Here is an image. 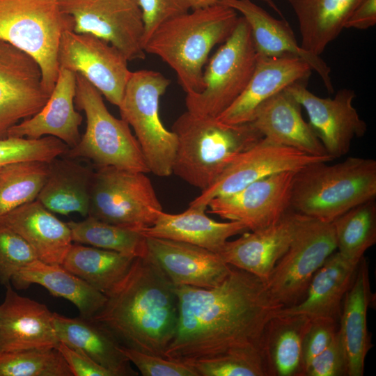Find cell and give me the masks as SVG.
Listing matches in <instances>:
<instances>
[{"label": "cell", "instance_id": "1", "mask_svg": "<svg viewBox=\"0 0 376 376\" xmlns=\"http://www.w3.org/2000/svg\"><path fill=\"white\" fill-rule=\"evenodd\" d=\"M175 292L178 324L165 353L166 358L175 361L260 350L266 324L283 308L260 279L233 266L214 287L179 285Z\"/></svg>", "mask_w": 376, "mask_h": 376}, {"label": "cell", "instance_id": "2", "mask_svg": "<svg viewBox=\"0 0 376 376\" xmlns=\"http://www.w3.org/2000/svg\"><path fill=\"white\" fill-rule=\"evenodd\" d=\"M175 288L146 256L136 257L92 318L120 345L165 357L178 320Z\"/></svg>", "mask_w": 376, "mask_h": 376}, {"label": "cell", "instance_id": "3", "mask_svg": "<svg viewBox=\"0 0 376 376\" xmlns=\"http://www.w3.org/2000/svg\"><path fill=\"white\" fill-rule=\"evenodd\" d=\"M237 13L218 3L176 16L156 29L144 50L174 70L186 94L200 93L204 88L203 65L212 49L233 31Z\"/></svg>", "mask_w": 376, "mask_h": 376}, {"label": "cell", "instance_id": "4", "mask_svg": "<svg viewBox=\"0 0 376 376\" xmlns=\"http://www.w3.org/2000/svg\"><path fill=\"white\" fill-rule=\"evenodd\" d=\"M172 132L178 141L173 173L201 191L263 138L252 123L228 125L188 111L175 120Z\"/></svg>", "mask_w": 376, "mask_h": 376}, {"label": "cell", "instance_id": "5", "mask_svg": "<svg viewBox=\"0 0 376 376\" xmlns=\"http://www.w3.org/2000/svg\"><path fill=\"white\" fill-rule=\"evenodd\" d=\"M318 162L296 172L291 209L331 223L339 216L376 197V161L350 157L328 165Z\"/></svg>", "mask_w": 376, "mask_h": 376}, {"label": "cell", "instance_id": "6", "mask_svg": "<svg viewBox=\"0 0 376 376\" xmlns=\"http://www.w3.org/2000/svg\"><path fill=\"white\" fill-rule=\"evenodd\" d=\"M73 26L72 17L61 10L57 0H0V40L33 58L49 94L58 75L61 36Z\"/></svg>", "mask_w": 376, "mask_h": 376}, {"label": "cell", "instance_id": "7", "mask_svg": "<svg viewBox=\"0 0 376 376\" xmlns=\"http://www.w3.org/2000/svg\"><path fill=\"white\" fill-rule=\"evenodd\" d=\"M75 104L84 112L86 127L79 143L65 157L87 158L97 166L148 173L141 146L124 120L114 117L104 103L101 93L82 75L76 73Z\"/></svg>", "mask_w": 376, "mask_h": 376}, {"label": "cell", "instance_id": "8", "mask_svg": "<svg viewBox=\"0 0 376 376\" xmlns=\"http://www.w3.org/2000/svg\"><path fill=\"white\" fill-rule=\"evenodd\" d=\"M171 80L150 70L132 72L118 108L121 118L134 131L150 173L159 177L173 173L177 149L175 134L164 126L159 102Z\"/></svg>", "mask_w": 376, "mask_h": 376}, {"label": "cell", "instance_id": "9", "mask_svg": "<svg viewBox=\"0 0 376 376\" xmlns=\"http://www.w3.org/2000/svg\"><path fill=\"white\" fill-rule=\"evenodd\" d=\"M257 58L250 27L242 16L238 17L233 31L203 72V91L186 94L187 111L212 117L220 115L246 88Z\"/></svg>", "mask_w": 376, "mask_h": 376}, {"label": "cell", "instance_id": "10", "mask_svg": "<svg viewBox=\"0 0 376 376\" xmlns=\"http://www.w3.org/2000/svg\"><path fill=\"white\" fill-rule=\"evenodd\" d=\"M162 211L155 190L145 173L97 166L88 216L139 230L152 226Z\"/></svg>", "mask_w": 376, "mask_h": 376}, {"label": "cell", "instance_id": "11", "mask_svg": "<svg viewBox=\"0 0 376 376\" xmlns=\"http://www.w3.org/2000/svg\"><path fill=\"white\" fill-rule=\"evenodd\" d=\"M336 250L332 224L300 214L288 249L265 283L272 297L283 307L301 302L313 276Z\"/></svg>", "mask_w": 376, "mask_h": 376}, {"label": "cell", "instance_id": "12", "mask_svg": "<svg viewBox=\"0 0 376 376\" xmlns=\"http://www.w3.org/2000/svg\"><path fill=\"white\" fill-rule=\"evenodd\" d=\"M74 21L73 31L94 35L127 61L144 59L143 22L138 0H58Z\"/></svg>", "mask_w": 376, "mask_h": 376}, {"label": "cell", "instance_id": "13", "mask_svg": "<svg viewBox=\"0 0 376 376\" xmlns=\"http://www.w3.org/2000/svg\"><path fill=\"white\" fill-rule=\"evenodd\" d=\"M127 61L117 48L94 35L66 30L61 36L58 50L59 68L82 75L117 107L132 72Z\"/></svg>", "mask_w": 376, "mask_h": 376}, {"label": "cell", "instance_id": "14", "mask_svg": "<svg viewBox=\"0 0 376 376\" xmlns=\"http://www.w3.org/2000/svg\"><path fill=\"white\" fill-rule=\"evenodd\" d=\"M330 156H313L263 138L236 157L217 179L191 201L189 206L207 208L212 198L235 193L269 175L299 170L315 163L329 162Z\"/></svg>", "mask_w": 376, "mask_h": 376}, {"label": "cell", "instance_id": "15", "mask_svg": "<svg viewBox=\"0 0 376 376\" xmlns=\"http://www.w3.org/2000/svg\"><path fill=\"white\" fill-rule=\"evenodd\" d=\"M297 171H286L256 180L243 189L212 198L208 212L243 223L251 231L269 227L291 209L292 188Z\"/></svg>", "mask_w": 376, "mask_h": 376}, {"label": "cell", "instance_id": "16", "mask_svg": "<svg viewBox=\"0 0 376 376\" xmlns=\"http://www.w3.org/2000/svg\"><path fill=\"white\" fill-rule=\"evenodd\" d=\"M50 94L33 57L0 40V139L21 120L37 113Z\"/></svg>", "mask_w": 376, "mask_h": 376}, {"label": "cell", "instance_id": "17", "mask_svg": "<svg viewBox=\"0 0 376 376\" xmlns=\"http://www.w3.org/2000/svg\"><path fill=\"white\" fill-rule=\"evenodd\" d=\"M285 89L306 110L309 125L334 159L346 155L353 139L366 134L367 125L353 106V90L340 89L331 98L315 95L302 82L295 83Z\"/></svg>", "mask_w": 376, "mask_h": 376}, {"label": "cell", "instance_id": "18", "mask_svg": "<svg viewBox=\"0 0 376 376\" xmlns=\"http://www.w3.org/2000/svg\"><path fill=\"white\" fill-rule=\"evenodd\" d=\"M146 256L175 286L212 288L229 274L231 266L218 253L192 244L146 237Z\"/></svg>", "mask_w": 376, "mask_h": 376}, {"label": "cell", "instance_id": "19", "mask_svg": "<svg viewBox=\"0 0 376 376\" xmlns=\"http://www.w3.org/2000/svg\"><path fill=\"white\" fill-rule=\"evenodd\" d=\"M311 70L310 65L297 56L258 55L255 70L246 88L216 118L228 125L251 123L257 108L263 102L289 86L306 80Z\"/></svg>", "mask_w": 376, "mask_h": 376}, {"label": "cell", "instance_id": "20", "mask_svg": "<svg viewBox=\"0 0 376 376\" xmlns=\"http://www.w3.org/2000/svg\"><path fill=\"white\" fill-rule=\"evenodd\" d=\"M0 304V352L56 347L59 343L54 312L43 304L19 295L10 283Z\"/></svg>", "mask_w": 376, "mask_h": 376}, {"label": "cell", "instance_id": "21", "mask_svg": "<svg viewBox=\"0 0 376 376\" xmlns=\"http://www.w3.org/2000/svg\"><path fill=\"white\" fill-rule=\"evenodd\" d=\"M300 214L290 211L276 224L244 232L227 241L219 253L230 266L248 272L266 283L277 262L288 249Z\"/></svg>", "mask_w": 376, "mask_h": 376}, {"label": "cell", "instance_id": "22", "mask_svg": "<svg viewBox=\"0 0 376 376\" xmlns=\"http://www.w3.org/2000/svg\"><path fill=\"white\" fill-rule=\"evenodd\" d=\"M242 14L246 20L258 55L267 57L295 56L304 60L320 77L329 93L334 92L331 69L320 56L304 50L296 40L288 22L278 19L251 0H219Z\"/></svg>", "mask_w": 376, "mask_h": 376}, {"label": "cell", "instance_id": "23", "mask_svg": "<svg viewBox=\"0 0 376 376\" xmlns=\"http://www.w3.org/2000/svg\"><path fill=\"white\" fill-rule=\"evenodd\" d=\"M76 88V73L60 67L55 86L44 107L34 116L13 126L7 137L53 136L69 148L75 146L81 138L79 127L83 120L75 108Z\"/></svg>", "mask_w": 376, "mask_h": 376}, {"label": "cell", "instance_id": "24", "mask_svg": "<svg viewBox=\"0 0 376 376\" xmlns=\"http://www.w3.org/2000/svg\"><path fill=\"white\" fill-rule=\"evenodd\" d=\"M301 108L284 89L257 108L251 123L263 138L272 143L313 156H329L309 123L303 118Z\"/></svg>", "mask_w": 376, "mask_h": 376}, {"label": "cell", "instance_id": "25", "mask_svg": "<svg viewBox=\"0 0 376 376\" xmlns=\"http://www.w3.org/2000/svg\"><path fill=\"white\" fill-rule=\"evenodd\" d=\"M360 261L345 258L338 251L332 253L313 276L304 299L279 313L301 315L311 320L339 321L345 295L354 279Z\"/></svg>", "mask_w": 376, "mask_h": 376}, {"label": "cell", "instance_id": "26", "mask_svg": "<svg viewBox=\"0 0 376 376\" xmlns=\"http://www.w3.org/2000/svg\"><path fill=\"white\" fill-rule=\"evenodd\" d=\"M368 264L361 259L352 283L343 299L338 334L347 364V376H363L366 357L373 347L367 325L368 310L374 301Z\"/></svg>", "mask_w": 376, "mask_h": 376}, {"label": "cell", "instance_id": "27", "mask_svg": "<svg viewBox=\"0 0 376 376\" xmlns=\"http://www.w3.org/2000/svg\"><path fill=\"white\" fill-rule=\"evenodd\" d=\"M0 222L22 237L38 259L48 264L61 265L72 244L68 224L36 199L10 211Z\"/></svg>", "mask_w": 376, "mask_h": 376}, {"label": "cell", "instance_id": "28", "mask_svg": "<svg viewBox=\"0 0 376 376\" xmlns=\"http://www.w3.org/2000/svg\"><path fill=\"white\" fill-rule=\"evenodd\" d=\"M206 210L189 206L179 214L162 211L152 226L137 231L145 237L184 242L219 253L230 237L249 230L240 221H217L206 215Z\"/></svg>", "mask_w": 376, "mask_h": 376}, {"label": "cell", "instance_id": "29", "mask_svg": "<svg viewBox=\"0 0 376 376\" xmlns=\"http://www.w3.org/2000/svg\"><path fill=\"white\" fill-rule=\"evenodd\" d=\"M54 324L59 341L82 351L113 376L139 375L114 336L92 318H69L54 312Z\"/></svg>", "mask_w": 376, "mask_h": 376}, {"label": "cell", "instance_id": "30", "mask_svg": "<svg viewBox=\"0 0 376 376\" xmlns=\"http://www.w3.org/2000/svg\"><path fill=\"white\" fill-rule=\"evenodd\" d=\"M311 320L278 313L265 326L260 350L268 376H304L302 347Z\"/></svg>", "mask_w": 376, "mask_h": 376}, {"label": "cell", "instance_id": "31", "mask_svg": "<svg viewBox=\"0 0 376 376\" xmlns=\"http://www.w3.org/2000/svg\"><path fill=\"white\" fill-rule=\"evenodd\" d=\"M10 283L17 290H25L32 284L42 285L52 295L71 301L85 318L93 317L107 300L104 294L61 265L48 264L38 259L23 267Z\"/></svg>", "mask_w": 376, "mask_h": 376}, {"label": "cell", "instance_id": "32", "mask_svg": "<svg viewBox=\"0 0 376 376\" xmlns=\"http://www.w3.org/2000/svg\"><path fill=\"white\" fill-rule=\"evenodd\" d=\"M48 164V175L36 200L52 212L87 217L95 171L66 157Z\"/></svg>", "mask_w": 376, "mask_h": 376}, {"label": "cell", "instance_id": "33", "mask_svg": "<svg viewBox=\"0 0 376 376\" xmlns=\"http://www.w3.org/2000/svg\"><path fill=\"white\" fill-rule=\"evenodd\" d=\"M297 18L301 47L320 56L362 0H287Z\"/></svg>", "mask_w": 376, "mask_h": 376}, {"label": "cell", "instance_id": "34", "mask_svg": "<svg viewBox=\"0 0 376 376\" xmlns=\"http://www.w3.org/2000/svg\"><path fill=\"white\" fill-rule=\"evenodd\" d=\"M136 257L81 244H72L61 265L107 295L125 276Z\"/></svg>", "mask_w": 376, "mask_h": 376}, {"label": "cell", "instance_id": "35", "mask_svg": "<svg viewBox=\"0 0 376 376\" xmlns=\"http://www.w3.org/2000/svg\"><path fill=\"white\" fill-rule=\"evenodd\" d=\"M336 249L345 258L359 262L376 243V202L371 199L347 210L331 222Z\"/></svg>", "mask_w": 376, "mask_h": 376}, {"label": "cell", "instance_id": "36", "mask_svg": "<svg viewBox=\"0 0 376 376\" xmlns=\"http://www.w3.org/2000/svg\"><path fill=\"white\" fill-rule=\"evenodd\" d=\"M72 242L113 251L134 257L145 256L146 237L139 231L106 223L87 216L67 223Z\"/></svg>", "mask_w": 376, "mask_h": 376}, {"label": "cell", "instance_id": "37", "mask_svg": "<svg viewBox=\"0 0 376 376\" xmlns=\"http://www.w3.org/2000/svg\"><path fill=\"white\" fill-rule=\"evenodd\" d=\"M49 164L42 162H17L0 169V219L14 209L32 202L43 186Z\"/></svg>", "mask_w": 376, "mask_h": 376}, {"label": "cell", "instance_id": "38", "mask_svg": "<svg viewBox=\"0 0 376 376\" xmlns=\"http://www.w3.org/2000/svg\"><path fill=\"white\" fill-rule=\"evenodd\" d=\"M0 376H73L54 347L0 352Z\"/></svg>", "mask_w": 376, "mask_h": 376}, {"label": "cell", "instance_id": "39", "mask_svg": "<svg viewBox=\"0 0 376 376\" xmlns=\"http://www.w3.org/2000/svg\"><path fill=\"white\" fill-rule=\"evenodd\" d=\"M181 361L189 366L197 376H268L260 350L255 348Z\"/></svg>", "mask_w": 376, "mask_h": 376}, {"label": "cell", "instance_id": "40", "mask_svg": "<svg viewBox=\"0 0 376 376\" xmlns=\"http://www.w3.org/2000/svg\"><path fill=\"white\" fill-rule=\"evenodd\" d=\"M56 154V141L49 136L0 139V167L24 162H49Z\"/></svg>", "mask_w": 376, "mask_h": 376}, {"label": "cell", "instance_id": "41", "mask_svg": "<svg viewBox=\"0 0 376 376\" xmlns=\"http://www.w3.org/2000/svg\"><path fill=\"white\" fill-rule=\"evenodd\" d=\"M37 259L27 242L0 222V283L6 286L23 267Z\"/></svg>", "mask_w": 376, "mask_h": 376}, {"label": "cell", "instance_id": "42", "mask_svg": "<svg viewBox=\"0 0 376 376\" xmlns=\"http://www.w3.org/2000/svg\"><path fill=\"white\" fill-rule=\"evenodd\" d=\"M120 350L143 376H197L184 361L147 354L121 345Z\"/></svg>", "mask_w": 376, "mask_h": 376}, {"label": "cell", "instance_id": "43", "mask_svg": "<svg viewBox=\"0 0 376 376\" xmlns=\"http://www.w3.org/2000/svg\"><path fill=\"white\" fill-rule=\"evenodd\" d=\"M143 22V47L156 29L166 21L189 12V0H138Z\"/></svg>", "mask_w": 376, "mask_h": 376}, {"label": "cell", "instance_id": "44", "mask_svg": "<svg viewBox=\"0 0 376 376\" xmlns=\"http://www.w3.org/2000/svg\"><path fill=\"white\" fill-rule=\"evenodd\" d=\"M343 375H347V364L338 329L329 347L306 366L305 376Z\"/></svg>", "mask_w": 376, "mask_h": 376}, {"label": "cell", "instance_id": "45", "mask_svg": "<svg viewBox=\"0 0 376 376\" xmlns=\"http://www.w3.org/2000/svg\"><path fill=\"white\" fill-rule=\"evenodd\" d=\"M338 322L329 319L311 320V325L303 342L304 368L329 347L338 331ZM305 376V375H304Z\"/></svg>", "mask_w": 376, "mask_h": 376}, {"label": "cell", "instance_id": "46", "mask_svg": "<svg viewBox=\"0 0 376 376\" xmlns=\"http://www.w3.org/2000/svg\"><path fill=\"white\" fill-rule=\"evenodd\" d=\"M56 348L69 366L73 376H113L82 351L59 341Z\"/></svg>", "mask_w": 376, "mask_h": 376}, {"label": "cell", "instance_id": "47", "mask_svg": "<svg viewBox=\"0 0 376 376\" xmlns=\"http://www.w3.org/2000/svg\"><path fill=\"white\" fill-rule=\"evenodd\" d=\"M376 24V0H362L345 24L344 29H367Z\"/></svg>", "mask_w": 376, "mask_h": 376}, {"label": "cell", "instance_id": "48", "mask_svg": "<svg viewBox=\"0 0 376 376\" xmlns=\"http://www.w3.org/2000/svg\"><path fill=\"white\" fill-rule=\"evenodd\" d=\"M219 0H189L191 9H199L208 7L219 3Z\"/></svg>", "mask_w": 376, "mask_h": 376}, {"label": "cell", "instance_id": "49", "mask_svg": "<svg viewBox=\"0 0 376 376\" xmlns=\"http://www.w3.org/2000/svg\"><path fill=\"white\" fill-rule=\"evenodd\" d=\"M263 1L265 3H266L269 8L273 9L276 13L279 14V15L281 17V19H285L284 15H283L281 10L278 7V6L276 4L274 0H260Z\"/></svg>", "mask_w": 376, "mask_h": 376}, {"label": "cell", "instance_id": "50", "mask_svg": "<svg viewBox=\"0 0 376 376\" xmlns=\"http://www.w3.org/2000/svg\"><path fill=\"white\" fill-rule=\"evenodd\" d=\"M1 167H0V169H1Z\"/></svg>", "mask_w": 376, "mask_h": 376}, {"label": "cell", "instance_id": "51", "mask_svg": "<svg viewBox=\"0 0 376 376\" xmlns=\"http://www.w3.org/2000/svg\"><path fill=\"white\" fill-rule=\"evenodd\" d=\"M58 1V0H57Z\"/></svg>", "mask_w": 376, "mask_h": 376}]
</instances>
